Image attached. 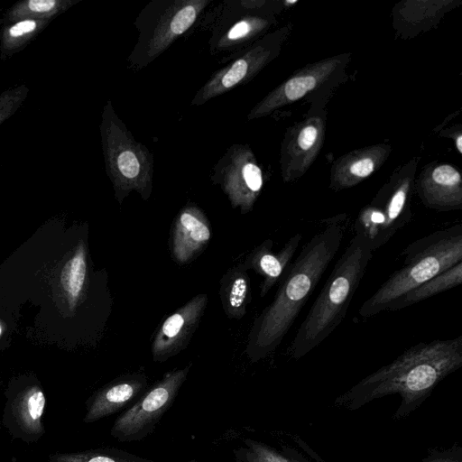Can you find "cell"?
Listing matches in <instances>:
<instances>
[{
	"instance_id": "6da1fadb",
	"label": "cell",
	"mask_w": 462,
	"mask_h": 462,
	"mask_svg": "<svg viewBox=\"0 0 462 462\" xmlns=\"http://www.w3.org/2000/svg\"><path fill=\"white\" fill-rule=\"evenodd\" d=\"M346 230L345 219L326 221L300 249L279 281L273 301L254 319L245 354L251 363L273 354L337 254Z\"/></svg>"
},
{
	"instance_id": "7a4b0ae2",
	"label": "cell",
	"mask_w": 462,
	"mask_h": 462,
	"mask_svg": "<svg viewBox=\"0 0 462 462\" xmlns=\"http://www.w3.org/2000/svg\"><path fill=\"white\" fill-rule=\"evenodd\" d=\"M462 366V336L420 342L390 364L363 378L338 396L337 406L356 410L374 399L398 393L401 404L394 419L418 408L448 374Z\"/></svg>"
},
{
	"instance_id": "3957f363",
	"label": "cell",
	"mask_w": 462,
	"mask_h": 462,
	"mask_svg": "<svg viewBox=\"0 0 462 462\" xmlns=\"http://www.w3.org/2000/svg\"><path fill=\"white\" fill-rule=\"evenodd\" d=\"M372 256L367 240L355 234L288 347L291 357L296 360L303 357L341 324Z\"/></svg>"
},
{
	"instance_id": "277c9868",
	"label": "cell",
	"mask_w": 462,
	"mask_h": 462,
	"mask_svg": "<svg viewBox=\"0 0 462 462\" xmlns=\"http://www.w3.org/2000/svg\"><path fill=\"white\" fill-rule=\"evenodd\" d=\"M402 266L361 305L358 314L370 318L397 298L462 262V225L437 230L409 244L401 253Z\"/></svg>"
},
{
	"instance_id": "5b68a950",
	"label": "cell",
	"mask_w": 462,
	"mask_h": 462,
	"mask_svg": "<svg viewBox=\"0 0 462 462\" xmlns=\"http://www.w3.org/2000/svg\"><path fill=\"white\" fill-rule=\"evenodd\" d=\"M103 123L106 171L117 202L122 204L131 191H136L143 199L147 200L152 191V153L134 138L110 102L106 106Z\"/></svg>"
},
{
	"instance_id": "8992f818",
	"label": "cell",
	"mask_w": 462,
	"mask_h": 462,
	"mask_svg": "<svg viewBox=\"0 0 462 462\" xmlns=\"http://www.w3.org/2000/svg\"><path fill=\"white\" fill-rule=\"evenodd\" d=\"M208 0H155L139 14L134 24L139 37L128 60L143 68L150 64L197 21Z\"/></svg>"
},
{
	"instance_id": "52a82bcc",
	"label": "cell",
	"mask_w": 462,
	"mask_h": 462,
	"mask_svg": "<svg viewBox=\"0 0 462 462\" xmlns=\"http://www.w3.org/2000/svg\"><path fill=\"white\" fill-rule=\"evenodd\" d=\"M191 364L165 373L149 387L112 425L110 433L119 442L141 441L151 435L172 406L185 383Z\"/></svg>"
},
{
	"instance_id": "ba28073f",
	"label": "cell",
	"mask_w": 462,
	"mask_h": 462,
	"mask_svg": "<svg viewBox=\"0 0 462 462\" xmlns=\"http://www.w3.org/2000/svg\"><path fill=\"white\" fill-rule=\"evenodd\" d=\"M245 146L234 144L213 169L212 181L220 186L233 208L249 213L263 187L260 168Z\"/></svg>"
},
{
	"instance_id": "9c48e42d",
	"label": "cell",
	"mask_w": 462,
	"mask_h": 462,
	"mask_svg": "<svg viewBox=\"0 0 462 462\" xmlns=\"http://www.w3.org/2000/svg\"><path fill=\"white\" fill-rule=\"evenodd\" d=\"M208 298L199 293L166 318L152 343L154 362L162 363L184 350L200 323Z\"/></svg>"
},
{
	"instance_id": "30bf717a",
	"label": "cell",
	"mask_w": 462,
	"mask_h": 462,
	"mask_svg": "<svg viewBox=\"0 0 462 462\" xmlns=\"http://www.w3.org/2000/svg\"><path fill=\"white\" fill-rule=\"evenodd\" d=\"M148 382L143 373L116 377L88 398L84 422L91 423L128 409L148 389Z\"/></svg>"
},
{
	"instance_id": "8fae6325",
	"label": "cell",
	"mask_w": 462,
	"mask_h": 462,
	"mask_svg": "<svg viewBox=\"0 0 462 462\" xmlns=\"http://www.w3.org/2000/svg\"><path fill=\"white\" fill-rule=\"evenodd\" d=\"M211 236L210 223L202 209L193 204L185 206L172 224L171 257L180 264L188 263L204 250Z\"/></svg>"
},
{
	"instance_id": "7c38bea8",
	"label": "cell",
	"mask_w": 462,
	"mask_h": 462,
	"mask_svg": "<svg viewBox=\"0 0 462 462\" xmlns=\"http://www.w3.org/2000/svg\"><path fill=\"white\" fill-rule=\"evenodd\" d=\"M301 238V234H294L278 252L273 251V240L266 239L253 249L242 263L245 270H253L263 277L260 287L261 298L280 281L290 265Z\"/></svg>"
},
{
	"instance_id": "4fadbf2b",
	"label": "cell",
	"mask_w": 462,
	"mask_h": 462,
	"mask_svg": "<svg viewBox=\"0 0 462 462\" xmlns=\"http://www.w3.org/2000/svg\"><path fill=\"white\" fill-rule=\"evenodd\" d=\"M219 296L225 314L240 319L252 300L250 277L242 263L228 269L220 281Z\"/></svg>"
},
{
	"instance_id": "5bb4252c",
	"label": "cell",
	"mask_w": 462,
	"mask_h": 462,
	"mask_svg": "<svg viewBox=\"0 0 462 462\" xmlns=\"http://www.w3.org/2000/svg\"><path fill=\"white\" fill-rule=\"evenodd\" d=\"M14 423L23 433L32 436L43 432L42 417L45 408V395L36 385L26 389L12 402Z\"/></svg>"
},
{
	"instance_id": "9a60e30c",
	"label": "cell",
	"mask_w": 462,
	"mask_h": 462,
	"mask_svg": "<svg viewBox=\"0 0 462 462\" xmlns=\"http://www.w3.org/2000/svg\"><path fill=\"white\" fill-rule=\"evenodd\" d=\"M461 282L462 262H459L400 296L388 306L386 310H397L409 307L458 286Z\"/></svg>"
},
{
	"instance_id": "2e32d148",
	"label": "cell",
	"mask_w": 462,
	"mask_h": 462,
	"mask_svg": "<svg viewBox=\"0 0 462 462\" xmlns=\"http://www.w3.org/2000/svg\"><path fill=\"white\" fill-rule=\"evenodd\" d=\"M88 272L87 250L83 242H80L60 274L61 286L71 309H74L83 293Z\"/></svg>"
},
{
	"instance_id": "e0dca14e",
	"label": "cell",
	"mask_w": 462,
	"mask_h": 462,
	"mask_svg": "<svg viewBox=\"0 0 462 462\" xmlns=\"http://www.w3.org/2000/svg\"><path fill=\"white\" fill-rule=\"evenodd\" d=\"M244 446L233 450L236 462H309L290 448L278 450L263 442L245 439Z\"/></svg>"
},
{
	"instance_id": "ac0fdd59",
	"label": "cell",
	"mask_w": 462,
	"mask_h": 462,
	"mask_svg": "<svg viewBox=\"0 0 462 462\" xmlns=\"http://www.w3.org/2000/svg\"><path fill=\"white\" fill-rule=\"evenodd\" d=\"M50 462H157L116 448H101L73 453H56ZM196 462V461H187Z\"/></svg>"
},
{
	"instance_id": "d6986e66",
	"label": "cell",
	"mask_w": 462,
	"mask_h": 462,
	"mask_svg": "<svg viewBox=\"0 0 462 462\" xmlns=\"http://www.w3.org/2000/svg\"><path fill=\"white\" fill-rule=\"evenodd\" d=\"M316 85V79L311 76L292 79L284 85V94L289 100H297L303 97Z\"/></svg>"
},
{
	"instance_id": "ffe728a7",
	"label": "cell",
	"mask_w": 462,
	"mask_h": 462,
	"mask_svg": "<svg viewBox=\"0 0 462 462\" xmlns=\"http://www.w3.org/2000/svg\"><path fill=\"white\" fill-rule=\"evenodd\" d=\"M421 462H462L460 448H452L443 452L434 451Z\"/></svg>"
},
{
	"instance_id": "44dd1931",
	"label": "cell",
	"mask_w": 462,
	"mask_h": 462,
	"mask_svg": "<svg viewBox=\"0 0 462 462\" xmlns=\"http://www.w3.org/2000/svg\"><path fill=\"white\" fill-rule=\"evenodd\" d=\"M373 171L374 162L369 158L359 160L350 167L351 173L359 178L367 177Z\"/></svg>"
},
{
	"instance_id": "7402d4cb",
	"label": "cell",
	"mask_w": 462,
	"mask_h": 462,
	"mask_svg": "<svg viewBox=\"0 0 462 462\" xmlns=\"http://www.w3.org/2000/svg\"><path fill=\"white\" fill-rule=\"evenodd\" d=\"M317 138V129L312 125L306 126L298 137V144L303 150L310 149Z\"/></svg>"
},
{
	"instance_id": "603a6c76",
	"label": "cell",
	"mask_w": 462,
	"mask_h": 462,
	"mask_svg": "<svg viewBox=\"0 0 462 462\" xmlns=\"http://www.w3.org/2000/svg\"><path fill=\"white\" fill-rule=\"evenodd\" d=\"M37 26V23L35 21L32 20H25L19 22L13 25L10 30L9 33L12 37H20L24 34L30 33L35 30Z\"/></svg>"
},
{
	"instance_id": "cb8c5ba5",
	"label": "cell",
	"mask_w": 462,
	"mask_h": 462,
	"mask_svg": "<svg viewBox=\"0 0 462 462\" xmlns=\"http://www.w3.org/2000/svg\"><path fill=\"white\" fill-rule=\"evenodd\" d=\"M56 4L54 0H31L28 7L35 13H46L53 9Z\"/></svg>"
},
{
	"instance_id": "d4e9b609",
	"label": "cell",
	"mask_w": 462,
	"mask_h": 462,
	"mask_svg": "<svg viewBox=\"0 0 462 462\" xmlns=\"http://www.w3.org/2000/svg\"><path fill=\"white\" fill-rule=\"evenodd\" d=\"M457 147L458 149V152L461 153L462 152V136L459 135L457 139Z\"/></svg>"
},
{
	"instance_id": "484cf974",
	"label": "cell",
	"mask_w": 462,
	"mask_h": 462,
	"mask_svg": "<svg viewBox=\"0 0 462 462\" xmlns=\"http://www.w3.org/2000/svg\"><path fill=\"white\" fill-rule=\"evenodd\" d=\"M1 333H2V328H1V326H0V335H1Z\"/></svg>"
}]
</instances>
